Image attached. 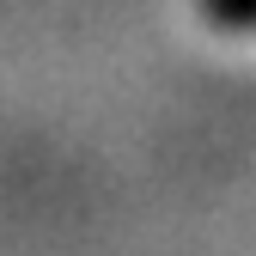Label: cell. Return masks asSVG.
Segmentation results:
<instances>
[{
    "label": "cell",
    "mask_w": 256,
    "mask_h": 256,
    "mask_svg": "<svg viewBox=\"0 0 256 256\" xmlns=\"http://www.w3.org/2000/svg\"><path fill=\"white\" fill-rule=\"evenodd\" d=\"M208 18L214 24H226V30H256V0H202Z\"/></svg>",
    "instance_id": "6da1fadb"
}]
</instances>
